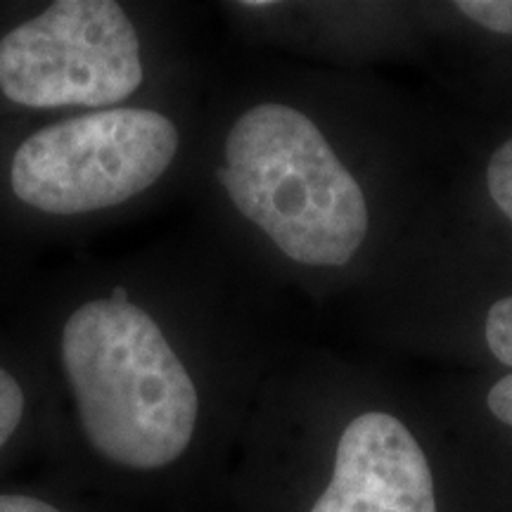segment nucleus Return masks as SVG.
Returning <instances> with one entry per match:
<instances>
[{
    "instance_id": "nucleus-6",
    "label": "nucleus",
    "mask_w": 512,
    "mask_h": 512,
    "mask_svg": "<svg viewBox=\"0 0 512 512\" xmlns=\"http://www.w3.org/2000/svg\"><path fill=\"white\" fill-rule=\"evenodd\" d=\"M486 344L498 361L512 368V294L486 313Z\"/></svg>"
},
{
    "instance_id": "nucleus-8",
    "label": "nucleus",
    "mask_w": 512,
    "mask_h": 512,
    "mask_svg": "<svg viewBox=\"0 0 512 512\" xmlns=\"http://www.w3.org/2000/svg\"><path fill=\"white\" fill-rule=\"evenodd\" d=\"M456 8L479 27L512 34V0H460Z\"/></svg>"
},
{
    "instance_id": "nucleus-1",
    "label": "nucleus",
    "mask_w": 512,
    "mask_h": 512,
    "mask_svg": "<svg viewBox=\"0 0 512 512\" xmlns=\"http://www.w3.org/2000/svg\"><path fill=\"white\" fill-rule=\"evenodd\" d=\"M64 375L93 451L126 470H159L190 446L200 396L157 320L110 294L64 320Z\"/></svg>"
},
{
    "instance_id": "nucleus-7",
    "label": "nucleus",
    "mask_w": 512,
    "mask_h": 512,
    "mask_svg": "<svg viewBox=\"0 0 512 512\" xmlns=\"http://www.w3.org/2000/svg\"><path fill=\"white\" fill-rule=\"evenodd\" d=\"M486 183H489L491 200L512 221V138L503 143L491 157L486 169Z\"/></svg>"
},
{
    "instance_id": "nucleus-4",
    "label": "nucleus",
    "mask_w": 512,
    "mask_h": 512,
    "mask_svg": "<svg viewBox=\"0 0 512 512\" xmlns=\"http://www.w3.org/2000/svg\"><path fill=\"white\" fill-rule=\"evenodd\" d=\"M143 79L136 27L114 0H57L0 38V93L31 110L119 105Z\"/></svg>"
},
{
    "instance_id": "nucleus-9",
    "label": "nucleus",
    "mask_w": 512,
    "mask_h": 512,
    "mask_svg": "<svg viewBox=\"0 0 512 512\" xmlns=\"http://www.w3.org/2000/svg\"><path fill=\"white\" fill-rule=\"evenodd\" d=\"M24 415L22 384L8 370L0 368V448H3L17 432Z\"/></svg>"
},
{
    "instance_id": "nucleus-2",
    "label": "nucleus",
    "mask_w": 512,
    "mask_h": 512,
    "mask_svg": "<svg viewBox=\"0 0 512 512\" xmlns=\"http://www.w3.org/2000/svg\"><path fill=\"white\" fill-rule=\"evenodd\" d=\"M216 169L235 209L304 266H344L368 233L361 185L313 121L264 102L235 121Z\"/></svg>"
},
{
    "instance_id": "nucleus-11",
    "label": "nucleus",
    "mask_w": 512,
    "mask_h": 512,
    "mask_svg": "<svg viewBox=\"0 0 512 512\" xmlns=\"http://www.w3.org/2000/svg\"><path fill=\"white\" fill-rule=\"evenodd\" d=\"M0 512H60L55 505H50L41 498L0 494Z\"/></svg>"
},
{
    "instance_id": "nucleus-12",
    "label": "nucleus",
    "mask_w": 512,
    "mask_h": 512,
    "mask_svg": "<svg viewBox=\"0 0 512 512\" xmlns=\"http://www.w3.org/2000/svg\"><path fill=\"white\" fill-rule=\"evenodd\" d=\"M245 8H271L273 3H268V0H256V3H252V0H247V3H242Z\"/></svg>"
},
{
    "instance_id": "nucleus-3",
    "label": "nucleus",
    "mask_w": 512,
    "mask_h": 512,
    "mask_svg": "<svg viewBox=\"0 0 512 512\" xmlns=\"http://www.w3.org/2000/svg\"><path fill=\"white\" fill-rule=\"evenodd\" d=\"M178 128L155 110L112 107L57 121L17 147L10 185L50 216L119 207L152 188L176 159Z\"/></svg>"
},
{
    "instance_id": "nucleus-10",
    "label": "nucleus",
    "mask_w": 512,
    "mask_h": 512,
    "mask_svg": "<svg viewBox=\"0 0 512 512\" xmlns=\"http://www.w3.org/2000/svg\"><path fill=\"white\" fill-rule=\"evenodd\" d=\"M489 411L512 427V373L498 380L489 392Z\"/></svg>"
},
{
    "instance_id": "nucleus-5",
    "label": "nucleus",
    "mask_w": 512,
    "mask_h": 512,
    "mask_svg": "<svg viewBox=\"0 0 512 512\" xmlns=\"http://www.w3.org/2000/svg\"><path fill=\"white\" fill-rule=\"evenodd\" d=\"M311 512H437L430 463L411 430L380 411L351 420Z\"/></svg>"
}]
</instances>
